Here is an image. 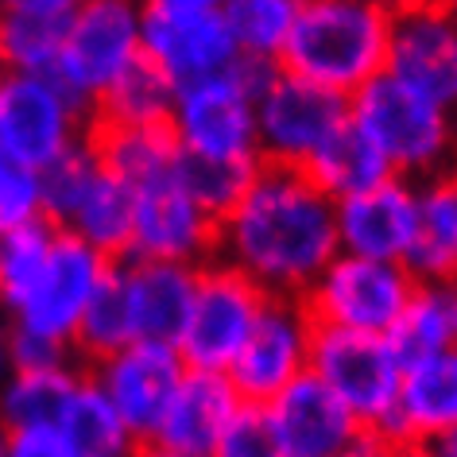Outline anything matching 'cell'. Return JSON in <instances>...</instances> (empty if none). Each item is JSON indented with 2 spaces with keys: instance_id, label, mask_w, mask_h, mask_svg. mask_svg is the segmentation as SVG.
I'll return each instance as SVG.
<instances>
[{
  "instance_id": "obj_1",
  "label": "cell",
  "mask_w": 457,
  "mask_h": 457,
  "mask_svg": "<svg viewBox=\"0 0 457 457\" xmlns=\"http://www.w3.org/2000/svg\"><path fill=\"white\" fill-rule=\"evenodd\" d=\"M337 253L334 202L291 167L260 163L248 194L217 225V260L268 299H303Z\"/></svg>"
},
{
  "instance_id": "obj_2",
  "label": "cell",
  "mask_w": 457,
  "mask_h": 457,
  "mask_svg": "<svg viewBox=\"0 0 457 457\" xmlns=\"http://www.w3.org/2000/svg\"><path fill=\"white\" fill-rule=\"evenodd\" d=\"M392 4L380 0H299L279 71L337 97H357L384 74Z\"/></svg>"
},
{
  "instance_id": "obj_3",
  "label": "cell",
  "mask_w": 457,
  "mask_h": 457,
  "mask_svg": "<svg viewBox=\"0 0 457 457\" xmlns=\"http://www.w3.org/2000/svg\"><path fill=\"white\" fill-rule=\"evenodd\" d=\"M349 124L376 147L392 179L411 187L457 170V117L427 94L380 74L349 97Z\"/></svg>"
},
{
  "instance_id": "obj_4",
  "label": "cell",
  "mask_w": 457,
  "mask_h": 457,
  "mask_svg": "<svg viewBox=\"0 0 457 457\" xmlns=\"http://www.w3.org/2000/svg\"><path fill=\"white\" fill-rule=\"evenodd\" d=\"M279 66L237 59L225 74L202 78L175 89L170 132L179 152L202 159H241L260 163L256 155V97Z\"/></svg>"
},
{
  "instance_id": "obj_5",
  "label": "cell",
  "mask_w": 457,
  "mask_h": 457,
  "mask_svg": "<svg viewBox=\"0 0 457 457\" xmlns=\"http://www.w3.org/2000/svg\"><path fill=\"white\" fill-rule=\"evenodd\" d=\"M311 376H318L337 395V403L361 422L364 434L392 438L399 384H403V357L392 337H364L314 326Z\"/></svg>"
},
{
  "instance_id": "obj_6",
  "label": "cell",
  "mask_w": 457,
  "mask_h": 457,
  "mask_svg": "<svg viewBox=\"0 0 457 457\" xmlns=\"http://www.w3.org/2000/svg\"><path fill=\"white\" fill-rule=\"evenodd\" d=\"M411 291H415V279L403 264L337 253L299 303L311 314V322L322 329L392 337L411 303Z\"/></svg>"
},
{
  "instance_id": "obj_7",
  "label": "cell",
  "mask_w": 457,
  "mask_h": 457,
  "mask_svg": "<svg viewBox=\"0 0 457 457\" xmlns=\"http://www.w3.org/2000/svg\"><path fill=\"white\" fill-rule=\"evenodd\" d=\"M140 4L132 0H78L74 28L51 78L86 112L140 62Z\"/></svg>"
},
{
  "instance_id": "obj_8",
  "label": "cell",
  "mask_w": 457,
  "mask_h": 457,
  "mask_svg": "<svg viewBox=\"0 0 457 457\" xmlns=\"http://www.w3.org/2000/svg\"><path fill=\"white\" fill-rule=\"evenodd\" d=\"M140 54L175 89L225 74L241 59L225 28L221 0H147L140 4Z\"/></svg>"
},
{
  "instance_id": "obj_9",
  "label": "cell",
  "mask_w": 457,
  "mask_h": 457,
  "mask_svg": "<svg viewBox=\"0 0 457 457\" xmlns=\"http://www.w3.org/2000/svg\"><path fill=\"white\" fill-rule=\"evenodd\" d=\"M89 112L51 74H4L0 82V155L28 170H43L78 147Z\"/></svg>"
},
{
  "instance_id": "obj_10",
  "label": "cell",
  "mask_w": 457,
  "mask_h": 457,
  "mask_svg": "<svg viewBox=\"0 0 457 457\" xmlns=\"http://www.w3.org/2000/svg\"><path fill=\"white\" fill-rule=\"evenodd\" d=\"M349 124V101L276 71L256 97V155L268 167L306 170V163Z\"/></svg>"
},
{
  "instance_id": "obj_11",
  "label": "cell",
  "mask_w": 457,
  "mask_h": 457,
  "mask_svg": "<svg viewBox=\"0 0 457 457\" xmlns=\"http://www.w3.org/2000/svg\"><path fill=\"white\" fill-rule=\"evenodd\" d=\"M268 295L248 283L241 271H233L221 260L198 268V287H194V303L182 326V337L175 353L187 364V372H217L233 364L241 345L253 334L260 311H264Z\"/></svg>"
},
{
  "instance_id": "obj_12",
  "label": "cell",
  "mask_w": 457,
  "mask_h": 457,
  "mask_svg": "<svg viewBox=\"0 0 457 457\" xmlns=\"http://www.w3.org/2000/svg\"><path fill=\"white\" fill-rule=\"evenodd\" d=\"M311 341L314 322L299 299H268L253 334L225 369V380L245 407L264 411L299 376L311 372Z\"/></svg>"
},
{
  "instance_id": "obj_13",
  "label": "cell",
  "mask_w": 457,
  "mask_h": 457,
  "mask_svg": "<svg viewBox=\"0 0 457 457\" xmlns=\"http://www.w3.org/2000/svg\"><path fill=\"white\" fill-rule=\"evenodd\" d=\"M109 268L112 264L105 256H97L89 245H82L78 237L59 228L47 268H43V276L36 287H31L24 306L8 318V326L71 353L78 322H82V314L89 311L97 287L105 283Z\"/></svg>"
},
{
  "instance_id": "obj_14",
  "label": "cell",
  "mask_w": 457,
  "mask_h": 457,
  "mask_svg": "<svg viewBox=\"0 0 457 457\" xmlns=\"http://www.w3.org/2000/svg\"><path fill=\"white\" fill-rule=\"evenodd\" d=\"M384 74L442 105L457 97V16L450 4H392Z\"/></svg>"
},
{
  "instance_id": "obj_15",
  "label": "cell",
  "mask_w": 457,
  "mask_h": 457,
  "mask_svg": "<svg viewBox=\"0 0 457 457\" xmlns=\"http://www.w3.org/2000/svg\"><path fill=\"white\" fill-rule=\"evenodd\" d=\"M89 380L112 403L120 422L132 430L136 442H152L163 422L170 399H175L187 364L170 345L155 341H132L112 357L89 364Z\"/></svg>"
},
{
  "instance_id": "obj_16",
  "label": "cell",
  "mask_w": 457,
  "mask_h": 457,
  "mask_svg": "<svg viewBox=\"0 0 457 457\" xmlns=\"http://www.w3.org/2000/svg\"><path fill=\"white\" fill-rule=\"evenodd\" d=\"M129 260L205 268L217 260V221L205 217L179 190L175 179L155 182L147 190H136Z\"/></svg>"
},
{
  "instance_id": "obj_17",
  "label": "cell",
  "mask_w": 457,
  "mask_h": 457,
  "mask_svg": "<svg viewBox=\"0 0 457 457\" xmlns=\"http://www.w3.org/2000/svg\"><path fill=\"white\" fill-rule=\"evenodd\" d=\"M264 419L283 457H341L364 434L337 395L311 372L271 399Z\"/></svg>"
},
{
  "instance_id": "obj_18",
  "label": "cell",
  "mask_w": 457,
  "mask_h": 457,
  "mask_svg": "<svg viewBox=\"0 0 457 457\" xmlns=\"http://www.w3.org/2000/svg\"><path fill=\"white\" fill-rule=\"evenodd\" d=\"M337 248L345 256L403 264L411 233H415V187L403 179H387L372 190L334 202Z\"/></svg>"
},
{
  "instance_id": "obj_19",
  "label": "cell",
  "mask_w": 457,
  "mask_h": 457,
  "mask_svg": "<svg viewBox=\"0 0 457 457\" xmlns=\"http://www.w3.org/2000/svg\"><path fill=\"white\" fill-rule=\"evenodd\" d=\"M241 407L245 403L237 399L225 376L187 372L152 442L175 457H213L228 422L241 415Z\"/></svg>"
},
{
  "instance_id": "obj_20",
  "label": "cell",
  "mask_w": 457,
  "mask_h": 457,
  "mask_svg": "<svg viewBox=\"0 0 457 457\" xmlns=\"http://www.w3.org/2000/svg\"><path fill=\"white\" fill-rule=\"evenodd\" d=\"M457 427V349L403 364L395 422L387 442L438 445Z\"/></svg>"
},
{
  "instance_id": "obj_21",
  "label": "cell",
  "mask_w": 457,
  "mask_h": 457,
  "mask_svg": "<svg viewBox=\"0 0 457 457\" xmlns=\"http://www.w3.org/2000/svg\"><path fill=\"white\" fill-rule=\"evenodd\" d=\"M120 276L124 295H129L136 341H155V345L175 349L194 303V287H198V268L124 260Z\"/></svg>"
},
{
  "instance_id": "obj_22",
  "label": "cell",
  "mask_w": 457,
  "mask_h": 457,
  "mask_svg": "<svg viewBox=\"0 0 457 457\" xmlns=\"http://www.w3.org/2000/svg\"><path fill=\"white\" fill-rule=\"evenodd\" d=\"M86 144L94 152L97 167L124 182L132 194L147 190L155 182L175 179L179 144L170 124H105L89 120Z\"/></svg>"
},
{
  "instance_id": "obj_23",
  "label": "cell",
  "mask_w": 457,
  "mask_h": 457,
  "mask_svg": "<svg viewBox=\"0 0 457 457\" xmlns=\"http://www.w3.org/2000/svg\"><path fill=\"white\" fill-rule=\"evenodd\" d=\"M78 0H4L0 59L8 74H51L74 28Z\"/></svg>"
},
{
  "instance_id": "obj_24",
  "label": "cell",
  "mask_w": 457,
  "mask_h": 457,
  "mask_svg": "<svg viewBox=\"0 0 457 457\" xmlns=\"http://www.w3.org/2000/svg\"><path fill=\"white\" fill-rule=\"evenodd\" d=\"M403 268L415 283L457 279V170L415 187V233Z\"/></svg>"
},
{
  "instance_id": "obj_25",
  "label": "cell",
  "mask_w": 457,
  "mask_h": 457,
  "mask_svg": "<svg viewBox=\"0 0 457 457\" xmlns=\"http://www.w3.org/2000/svg\"><path fill=\"white\" fill-rule=\"evenodd\" d=\"M82 372L86 369L78 361L51 364V369H12L0 387V430L59 427Z\"/></svg>"
},
{
  "instance_id": "obj_26",
  "label": "cell",
  "mask_w": 457,
  "mask_h": 457,
  "mask_svg": "<svg viewBox=\"0 0 457 457\" xmlns=\"http://www.w3.org/2000/svg\"><path fill=\"white\" fill-rule=\"evenodd\" d=\"M132 210H136V194L101 170L89 194L71 213V221L62 225V233L78 237L97 256H105L109 264H124L132 248Z\"/></svg>"
},
{
  "instance_id": "obj_27",
  "label": "cell",
  "mask_w": 457,
  "mask_h": 457,
  "mask_svg": "<svg viewBox=\"0 0 457 457\" xmlns=\"http://www.w3.org/2000/svg\"><path fill=\"white\" fill-rule=\"evenodd\" d=\"M59 434L74 457H132V450L140 445L112 411V403L101 395V387L89 380V372H82L71 403L62 411Z\"/></svg>"
},
{
  "instance_id": "obj_28",
  "label": "cell",
  "mask_w": 457,
  "mask_h": 457,
  "mask_svg": "<svg viewBox=\"0 0 457 457\" xmlns=\"http://www.w3.org/2000/svg\"><path fill=\"white\" fill-rule=\"evenodd\" d=\"M395 349L399 357L419 361L430 353L457 349V279L450 283H415L411 303L395 326Z\"/></svg>"
},
{
  "instance_id": "obj_29",
  "label": "cell",
  "mask_w": 457,
  "mask_h": 457,
  "mask_svg": "<svg viewBox=\"0 0 457 457\" xmlns=\"http://www.w3.org/2000/svg\"><path fill=\"white\" fill-rule=\"evenodd\" d=\"M306 175H311V182L329 202H341V198H353V194H361V190L380 187V182L392 179V170H387V163L376 155V147L364 140L353 124H345V129L306 163Z\"/></svg>"
},
{
  "instance_id": "obj_30",
  "label": "cell",
  "mask_w": 457,
  "mask_h": 457,
  "mask_svg": "<svg viewBox=\"0 0 457 457\" xmlns=\"http://www.w3.org/2000/svg\"><path fill=\"white\" fill-rule=\"evenodd\" d=\"M136 341V329H132V311H129V295H124V276H120V264L109 268L105 283L97 287L89 311L82 314L78 322V334H74V361L89 369V364L112 357L120 353L124 345Z\"/></svg>"
},
{
  "instance_id": "obj_31",
  "label": "cell",
  "mask_w": 457,
  "mask_h": 457,
  "mask_svg": "<svg viewBox=\"0 0 457 457\" xmlns=\"http://www.w3.org/2000/svg\"><path fill=\"white\" fill-rule=\"evenodd\" d=\"M54 237H59V228L47 217L0 233V318L4 322L24 306L31 287L39 283L43 268L51 260Z\"/></svg>"
},
{
  "instance_id": "obj_32",
  "label": "cell",
  "mask_w": 457,
  "mask_h": 457,
  "mask_svg": "<svg viewBox=\"0 0 457 457\" xmlns=\"http://www.w3.org/2000/svg\"><path fill=\"white\" fill-rule=\"evenodd\" d=\"M260 163H241V159H202L179 152L175 163V182L187 198L198 205L205 217H213L217 225L237 210V202L253 187Z\"/></svg>"
},
{
  "instance_id": "obj_33",
  "label": "cell",
  "mask_w": 457,
  "mask_h": 457,
  "mask_svg": "<svg viewBox=\"0 0 457 457\" xmlns=\"http://www.w3.org/2000/svg\"><path fill=\"white\" fill-rule=\"evenodd\" d=\"M299 0H221L225 28L241 59L279 66Z\"/></svg>"
},
{
  "instance_id": "obj_34",
  "label": "cell",
  "mask_w": 457,
  "mask_h": 457,
  "mask_svg": "<svg viewBox=\"0 0 457 457\" xmlns=\"http://www.w3.org/2000/svg\"><path fill=\"white\" fill-rule=\"evenodd\" d=\"M175 109V86L155 71L152 62H136L117 86L94 105L89 120L105 124H170Z\"/></svg>"
},
{
  "instance_id": "obj_35",
  "label": "cell",
  "mask_w": 457,
  "mask_h": 457,
  "mask_svg": "<svg viewBox=\"0 0 457 457\" xmlns=\"http://www.w3.org/2000/svg\"><path fill=\"white\" fill-rule=\"evenodd\" d=\"M101 175L94 152H89V144L82 140L78 147H71L66 155H59L54 163H47L39 170V198H43V217L62 228L71 221V213L78 210V202L89 194L94 187V179Z\"/></svg>"
},
{
  "instance_id": "obj_36",
  "label": "cell",
  "mask_w": 457,
  "mask_h": 457,
  "mask_svg": "<svg viewBox=\"0 0 457 457\" xmlns=\"http://www.w3.org/2000/svg\"><path fill=\"white\" fill-rule=\"evenodd\" d=\"M39 217H43L39 170H28L0 155V233L39 221Z\"/></svg>"
},
{
  "instance_id": "obj_37",
  "label": "cell",
  "mask_w": 457,
  "mask_h": 457,
  "mask_svg": "<svg viewBox=\"0 0 457 457\" xmlns=\"http://www.w3.org/2000/svg\"><path fill=\"white\" fill-rule=\"evenodd\" d=\"M213 457H283V453L276 445V434H271L264 411L241 407V415L228 422V430Z\"/></svg>"
},
{
  "instance_id": "obj_38",
  "label": "cell",
  "mask_w": 457,
  "mask_h": 457,
  "mask_svg": "<svg viewBox=\"0 0 457 457\" xmlns=\"http://www.w3.org/2000/svg\"><path fill=\"white\" fill-rule=\"evenodd\" d=\"M0 457H74L59 427L0 430Z\"/></svg>"
},
{
  "instance_id": "obj_39",
  "label": "cell",
  "mask_w": 457,
  "mask_h": 457,
  "mask_svg": "<svg viewBox=\"0 0 457 457\" xmlns=\"http://www.w3.org/2000/svg\"><path fill=\"white\" fill-rule=\"evenodd\" d=\"M341 457H387V438H380V434H361Z\"/></svg>"
},
{
  "instance_id": "obj_40",
  "label": "cell",
  "mask_w": 457,
  "mask_h": 457,
  "mask_svg": "<svg viewBox=\"0 0 457 457\" xmlns=\"http://www.w3.org/2000/svg\"><path fill=\"white\" fill-rule=\"evenodd\" d=\"M387 457H445L430 442H387Z\"/></svg>"
},
{
  "instance_id": "obj_41",
  "label": "cell",
  "mask_w": 457,
  "mask_h": 457,
  "mask_svg": "<svg viewBox=\"0 0 457 457\" xmlns=\"http://www.w3.org/2000/svg\"><path fill=\"white\" fill-rule=\"evenodd\" d=\"M8 372H12V361H8V322L0 318V387H4Z\"/></svg>"
},
{
  "instance_id": "obj_42",
  "label": "cell",
  "mask_w": 457,
  "mask_h": 457,
  "mask_svg": "<svg viewBox=\"0 0 457 457\" xmlns=\"http://www.w3.org/2000/svg\"><path fill=\"white\" fill-rule=\"evenodd\" d=\"M132 457H175V453H167L163 445H155V442H140V445L132 450Z\"/></svg>"
},
{
  "instance_id": "obj_43",
  "label": "cell",
  "mask_w": 457,
  "mask_h": 457,
  "mask_svg": "<svg viewBox=\"0 0 457 457\" xmlns=\"http://www.w3.org/2000/svg\"><path fill=\"white\" fill-rule=\"evenodd\" d=\"M438 450L445 453V457H457V427L450 430V434H445V438L438 442Z\"/></svg>"
},
{
  "instance_id": "obj_44",
  "label": "cell",
  "mask_w": 457,
  "mask_h": 457,
  "mask_svg": "<svg viewBox=\"0 0 457 457\" xmlns=\"http://www.w3.org/2000/svg\"><path fill=\"white\" fill-rule=\"evenodd\" d=\"M4 74H8V66H4V59H0V82H4Z\"/></svg>"
},
{
  "instance_id": "obj_45",
  "label": "cell",
  "mask_w": 457,
  "mask_h": 457,
  "mask_svg": "<svg viewBox=\"0 0 457 457\" xmlns=\"http://www.w3.org/2000/svg\"><path fill=\"white\" fill-rule=\"evenodd\" d=\"M450 8H453V16H457V0H453V4H450Z\"/></svg>"
},
{
  "instance_id": "obj_46",
  "label": "cell",
  "mask_w": 457,
  "mask_h": 457,
  "mask_svg": "<svg viewBox=\"0 0 457 457\" xmlns=\"http://www.w3.org/2000/svg\"><path fill=\"white\" fill-rule=\"evenodd\" d=\"M453 117H457V97H453Z\"/></svg>"
}]
</instances>
